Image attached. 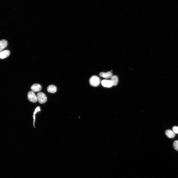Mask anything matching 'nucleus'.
I'll list each match as a JSON object with an SVG mask.
<instances>
[{"instance_id": "1", "label": "nucleus", "mask_w": 178, "mask_h": 178, "mask_svg": "<svg viewBox=\"0 0 178 178\" xmlns=\"http://www.w3.org/2000/svg\"><path fill=\"white\" fill-rule=\"evenodd\" d=\"M89 83L91 86L97 87L99 85L100 83V80L97 76L93 75L89 79Z\"/></svg>"}, {"instance_id": "2", "label": "nucleus", "mask_w": 178, "mask_h": 178, "mask_svg": "<svg viewBox=\"0 0 178 178\" xmlns=\"http://www.w3.org/2000/svg\"><path fill=\"white\" fill-rule=\"evenodd\" d=\"M37 100L41 104L45 103L47 100V98L45 94L41 92H38L37 94Z\"/></svg>"}, {"instance_id": "3", "label": "nucleus", "mask_w": 178, "mask_h": 178, "mask_svg": "<svg viewBox=\"0 0 178 178\" xmlns=\"http://www.w3.org/2000/svg\"><path fill=\"white\" fill-rule=\"evenodd\" d=\"M27 97L29 100L31 102L35 103L38 101L37 95L33 91H30L28 92Z\"/></svg>"}, {"instance_id": "4", "label": "nucleus", "mask_w": 178, "mask_h": 178, "mask_svg": "<svg viewBox=\"0 0 178 178\" xmlns=\"http://www.w3.org/2000/svg\"><path fill=\"white\" fill-rule=\"evenodd\" d=\"M101 84L103 86L105 87L110 88L113 86V83L110 80H103L101 81Z\"/></svg>"}, {"instance_id": "5", "label": "nucleus", "mask_w": 178, "mask_h": 178, "mask_svg": "<svg viewBox=\"0 0 178 178\" xmlns=\"http://www.w3.org/2000/svg\"><path fill=\"white\" fill-rule=\"evenodd\" d=\"M10 54V51L8 50H5L0 52V58L4 59L8 57Z\"/></svg>"}, {"instance_id": "6", "label": "nucleus", "mask_w": 178, "mask_h": 178, "mask_svg": "<svg viewBox=\"0 0 178 178\" xmlns=\"http://www.w3.org/2000/svg\"><path fill=\"white\" fill-rule=\"evenodd\" d=\"M31 89L33 91L38 92L41 90L42 87L39 84H35L31 86Z\"/></svg>"}, {"instance_id": "7", "label": "nucleus", "mask_w": 178, "mask_h": 178, "mask_svg": "<svg viewBox=\"0 0 178 178\" xmlns=\"http://www.w3.org/2000/svg\"><path fill=\"white\" fill-rule=\"evenodd\" d=\"M99 75L100 76L107 79L111 78L112 76V73L111 71L107 72H101Z\"/></svg>"}, {"instance_id": "8", "label": "nucleus", "mask_w": 178, "mask_h": 178, "mask_svg": "<svg viewBox=\"0 0 178 178\" xmlns=\"http://www.w3.org/2000/svg\"><path fill=\"white\" fill-rule=\"evenodd\" d=\"M47 90L48 92L53 93L56 91L57 89L55 86L53 85H50L47 87Z\"/></svg>"}, {"instance_id": "9", "label": "nucleus", "mask_w": 178, "mask_h": 178, "mask_svg": "<svg viewBox=\"0 0 178 178\" xmlns=\"http://www.w3.org/2000/svg\"><path fill=\"white\" fill-rule=\"evenodd\" d=\"M7 45V42L5 40L3 39L0 41V52Z\"/></svg>"}, {"instance_id": "10", "label": "nucleus", "mask_w": 178, "mask_h": 178, "mask_svg": "<svg viewBox=\"0 0 178 178\" xmlns=\"http://www.w3.org/2000/svg\"><path fill=\"white\" fill-rule=\"evenodd\" d=\"M165 134L166 136L170 138H173L175 136V133L173 131L170 130H166Z\"/></svg>"}, {"instance_id": "11", "label": "nucleus", "mask_w": 178, "mask_h": 178, "mask_svg": "<svg viewBox=\"0 0 178 178\" xmlns=\"http://www.w3.org/2000/svg\"><path fill=\"white\" fill-rule=\"evenodd\" d=\"M110 80L112 82L113 86H115L117 85L118 82V78L117 76L112 75L111 77Z\"/></svg>"}, {"instance_id": "12", "label": "nucleus", "mask_w": 178, "mask_h": 178, "mask_svg": "<svg viewBox=\"0 0 178 178\" xmlns=\"http://www.w3.org/2000/svg\"><path fill=\"white\" fill-rule=\"evenodd\" d=\"M173 146L174 148L177 151H178V141L176 140L173 143Z\"/></svg>"}, {"instance_id": "13", "label": "nucleus", "mask_w": 178, "mask_h": 178, "mask_svg": "<svg viewBox=\"0 0 178 178\" xmlns=\"http://www.w3.org/2000/svg\"><path fill=\"white\" fill-rule=\"evenodd\" d=\"M172 130L174 133H178V127L177 126L173 127L172 128Z\"/></svg>"}]
</instances>
